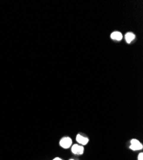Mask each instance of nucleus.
<instances>
[{
    "label": "nucleus",
    "instance_id": "0eeeda50",
    "mask_svg": "<svg viewBox=\"0 0 143 160\" xmlns=\"http://www.w3.org/2000/svg\"><path fill=\"white\" fill-rule=\"evenodd\" d=\"M137 159L138 160H143V153H141L140 154H139Z\"/></svg>",
    "mask_w": 143,
    "mask_h": 160
},
{
    "label": "nucleus",
    "instance_id": "1a4fd4ad",
    "mask_svg": "<svg viewBox=\"0 0 143 160\" xmlns=\"http://www.w3.org/2000/svg\"><path fill=\"white\" fill-rule=\"evenodd\" d=\"M69 160H76V159H69Z\"/></svg>",
    "mask_w": 143,
    "mask_h": 160
},
{
    "label": "nucleus",
    "instance_id": "6e6552de",
    "mask_svg": "<svg viewBox=\"0 0 143 160\" xmlns=\"http://www.w3.org/2000/svg\"><path fill=\"white\" fill-rule=\"evenodd\" d=\"M53 160H62V159L60 158H54Z\"/></svg>",
    "mask_w": 143,
    "mask_h": 160
},
{
    "label": "nucleus",
    "instance_id": "f257e3e1",
    "mask_svg": "<svg viewBox=\"0 0 143 160\" xmlns=\"http://www.w3.org/2000/svg\"><path fill=\"white\" fill-rule=\"evenodd\" d=\"M130 149L132 151H139L143 147L142 144L137 139H132L130 142Z\"/></svg>",
    "mask_w": 143,
    "mask_h": 160
},
{
    "label": "nucleus",
    "instance_id": "20e7f679",
    "mask_svg": "<svg viewBox=\"0 0 143 160\" xmlns=\"http://www.w3.org/2000/svg\"><path fill=\"white\" fill-rule=\"evenodd\" d=\"M76 140L77 142L82 146L86 145V144L89 142V139L87 137H85V136L81 135L80 134L77 135L76 137Z\"/></svg>",
    "mask_w": 143,
    "mask_h": 160
},
{
    "label": "nucleus",
    "instance_id": "7ed1b4c3",
    "mask_svg": "<svg viewBox=\"0 0 143 160\" xmlns=\"http://www.w3.org/2000/svg\"><path fill=\"white\" fill-rule=\"evenodd\" d=\"M72 153L76 155H82L84 153V148L82 146L74 144L71 147Z\"/></svg>",
    "mask_w": 143,
    "mask_h": 160
},
{
    "label": "nucleus",
    "instance_id": "f03ea898",
    "mask_svg": "<svg viewBox=\"0 0 143 160\" xmlns=\"http://www.w3.org/2000/svg\"><path fill=\"white\" fill-rule=\"evenodd\" d=\"M72 145V140L69 137H64L60 141V146L64 149H68Z\"/></svg>",
    "mask_w": 143,
    "mask_h": 160
},
{
    "label": "nucleus",
    "instance_id": "39448f33",
    "mask_svg": "<svg viewBox=\"0 0 143 160\" xmlns=\"http://www.w3.org/2000/svg\"><path fill=\"white\" fill-rule=\"evenodd\" d=\"M110 37L112 39L115 40V41H121L123 38L122 34L119 32H114L112 33Z\"/></svg>",
    "mask_w": 143,
    "mask_h": 160
},
{
    "label": "nucleus",
    "instance_id": "423d86ee",
    "mask_svg": "<svg viewBox=\"0 0 143 160\" xmlns=\"http://www.w3.org/2000/svg\"><path fill=\"white\" fill-rule=\"evenodd\" d=\"M135 37H136V36H135V35L132 33H127L125 35V39L128 43H130L132 42L134 39Z\"/></svg>",
    "mask_w": 143,
    "mask_h": 160
}]
</instances>
